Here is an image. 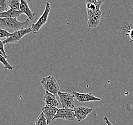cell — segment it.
<instances>
[{
  "mask_svg": "<svg viewBox=\"0 0 133 125\" xmlns=\"http://www.w3.org/2000/svg\"><path fill=\"white\" fill-rule=\"evenodd\" d=\"M31 22L28 19L25 21L20 22L15 18H0V28L13 33L18 30L30 28Z\"/></svg>",
  "mask_w": 133,
  "mask_h": 125,
  "instance_id": "6da1fadb",
  "label": "cell"
},
{
  "mask_svg": "<svg viewBox=\"0 0 133 125\" xmlns=\"http://www.w3.org/2000/svg\"><path fill=\"white\" fill-rule=\"evenodd\" d=\"M40 83L45 92H49L56 96H58V93L60 91V87L55 77L51 75L43 77Z\"/></svg>",
  "mask_w": 133,
  "mask_h": 125,
  "instance_id": "7a4b0ae2",
  "label": "cell"
},
{
  "mask_svg": "<svg viewBox=\"0 0 133 125\" xmlns=\"http://www.w3.org/2000/svg\"><path fill=\"white\" fill-rule=\"evenodd\" d=\"M51 10V6L50 3L48 2H46L45 9L42 15L40 17L39 19L36 23H33L31 25V29L32 32L34 34L38 33L40 29L48 21L49 14Z\"/></svg>",
  "mask_w": 133,
  "mask_h": 125,
  "instance_id": "3957f363",
  "label": "cell"
},
{
  "mask_svg": "<svg viewBox=\"0 0 133 125\" xmlns=\"http://www.w3.org/2000/svg\"><path fill=\"white\" fill-rule=\"evenodd\" d=\"M59 98L61 106L64 108L74 109L75 108L74 96L73 95L70 94L68 92H59L58 95Z\"/></svg>",
  "mask_w": 133,
  "mask_h": 125,
  "instance_id": "277c9868",
  "label": "cell"
},
{
  "mask_svg": "<svg viewBox=\"0 0 133 125\" xmlns=\"http://www.w3.org/2000/svg\"><path fill=\"white\" fill-rule=\"evenodd\" d=\"M31 32H32L31 28H24L16 31L12 33L10 36L6 38V39L4 40L3 42L4 44L17 43L21 40L25 35L27 34L30 33Z\"/></svg>",
  "mask_w": 133,
  "mask_h": 125,
  "instance_id": "5b68a950",
  "label": "cell"
},
{
  "mask_svg": "<svg viewBox=\"0 0 133 125\" xmlns=\"http://www.w3.org/2000/svg\"><path fill=\"white\" fill-rule=\"evenodd\" d=\"M75 118L74 110L71 108L58 109L55 116V119H62L68 121H73Z\"/></svg>",
  "mask_w": 133,
  "mask_h": 125,
  "instance_id": "8992f818",
  "label": "cell"
},
{
  "mask_svg": "<svg viewBox=\"0 0 133 125\" xmlns=\"http://www.w3.org/2000/svg\"><path fill=\"white\" fill-rule=\"evenodd\" d=\"M73 110L75 113V118L77 119L78 122H81L92 112L93 109L83 106H78L75 107Z\"/></svg>",
  "mask_w": 133,
  "mask_h": 125,
  "instance_id": "52a82bcc",
  "label": "cell"
},
{
  "mask_svg": "<svg viewBox=\"0 0 133 125\" xmlns=\"http://www.w3.org/2000/svg\"><path fill=\"white\" fill-rule=\"evenodd\" d=\"M72 94L74 98H75L76 99L79 103L95 102L101 100V98L95 96L91 93H82L75 91H73Z\"/></svg>",
  "mask_w": 133,
  "mask_h": 125,
  "instance_id": "ba28073f",
  "label": "cell"
},
{
  "mask_svg": "<svg viewBox=\"0 0 133 125\" xmlns=\"http://www.w3.org/2000/svg\"><path fill=\"white\" fill-rule=\"evenodd\" d=\"M58 109L57 107L45 105L43 107L42 111L46 119L48 124L51 123L54 120V117Z\"/></svg>",
  "mask_w": 133,
  "mask_h": 125,
  "instance_id": "9c48e42d",
  "label": "cell"
},
{
  "mask_svg": "<svg viewBox=\"0 0 133 125\" xmlns=\"http://www.w3.org/2000/svg\"><path fill=\"white\" fill-rule=\"evenodd\" d=\"M20 11H21L23 14H24L26 15L29 20L33 21L36 14L35 13L32 12L26 0H20Z\"/></svg>",
  "mask_w": 133,
  "mask_h": 125,
  "instance_id": "30bf717a",
  "label": "cell"
},
{
  "mask_svg": "<svg viewBox=\"0 0 133 125\" xmlns=\"http://www.w3.org/2000/svg\"><path fill=\"white\" fill-rule=\"evenodd\" d=\"M102 17V12L98 10L94 13L88 18L87 24L89 28H95L100 23V19Z\"/></svg>",
  "mask_w": 133,
  "mask_h": 125,
  "instance_id": "8fae6325",
  "label": "cell"
},
{
  "mask_svg": "<svg viewBox=\"0 0 133 125\" xmlns=\"http://www.w3.org/2000/svg\"><path fill=\"white\" fill-rule=\"evenodd\" d=\"M43 100L45 105L54 107H57L59 105V103L56 98V96L49 92H45Z\"/></svg>",
  "mask_w": 133,
  "mask_h": 125,
  "instance_id": "7c38bea8",
  "label": "cell"
},
{
  "mask_svg": "<svg viewBox=\"0 0 133 125\" xmlns=\"http://www.w3.org/2000/svg\"><path fill=\"white\" fill-rule=\"evenodd\" d=\"M23 13L21 11L15 10L12 9L6 11L4 12L0 13V18H15L19 17Z\"/></svg>",
  "mask_w": 133,
  "mask_h": 125,
  "instance_id": "4fadbf2b",
  "label": "cell"
},
{
  "mask_svg": "<svg viewBox=\"0 0 133 125\" xmlns=\"http://www.w3.org/2000/svg\"><path fill=\"white\" fill-rule=\"evenodd\" d=\"M86 9L87 12V15H88V18L91 16V15L94 13L96 12L98 10L100 9H98L96 4L91 3H86Z\"/></svg>",
  "mask_w": 133,
  "mask_h": 125,
  "instance_id": "5bb4252c",
  "label": "cell"
},
{
  "mask_svg": "<svg viewBox=\"0 0 133 125\" xmlns=\"http://www.w3.org/2000/svg\"><path fill=\"white\" fill-rule=\"evenodd\" d=\"M46 119L43 112L38 116L35 123V125H48Z\"/></svg>",
  "mask_w": 133,
  "mask_h": 125,
  "instance_id": "9a60e30c",
  "label": "cell"
},
{
  "mask_svg": "<svg viewBox=\"0 0 133 125\" xmlns=\"http://www.w3.org/2000/svg\"><path fill=\"white\" fill-rule=\"evenodd\" d=\"M20 0H9V7L11 9L20 11Z\"/></svg>",
  "mask_w": 133,
  "mask_h": 125,
  "instance_id": "2e32d148",
  "label": "cell"
},
{
  "mask_svg": "<svg viewBox=\"0 0 133 125\" xmlns=\"http://www.w3.org/2000/svg\"><path fill=\"white\" fill-rule=\"evenodd\" d=\"M9 8V0H0V13L5 12Z\"/></svg>",
  "mask_w": 133,
  "mask_h": 125,
  "instance_id": "e0dca14e",
  "label": "cell"
},
{
  "mask_svg": "<svg viewBox=\"0 0 133 125\" xmlns=\"http://www.w3.org/2000/svg\"><path fill=\"white\" fill-rule=\"evenodd\" d=\"M0 62L3 64L5 69L9 70H12L14 69V67L9 64L8 61H7L6 58H5L3 55H2L1 54H0Z\"/></svg>",
  "mask_w": 133,
  "mask_h": 125,
  "instance_id": "ac0fdd59",
  "label": "cell"
},
{
  "mask_svg": "<svg viewBox=\"0 0 133 125\" xmlns=\"http://www.w3.org/2000/svg\"><path fill=\"white\" fill-rule=\"evenodd\" d=\"M11 34H12V33L9 32L5 29L0 28V38H4V37L7 38V37L10 36L11 35Z\"/></svg>",
  "mask_w": 133,
  "mask_h": 125,
  "instance_id": "d6986e66",
  "label": "cell"
},
{
  "mask_svg": "<svg viewBox=\"0 0 133 125\" xmlns=\"http://www.w3.org/2000/svg\"><path fill=\"white\" fill-rule=\"evenodd\" d=\"M4 44L3 43V42L0 40V51L2 52V53H3L4 56L5 58H7L8 56L6 55V52H5V50H4Z\"/></svg>",
  "mask_w": 133,
  "mask_h": 125,
  "instance_id": "ffe728a7",
  "label": "cell"
},
{
  "mask_svg": "<svg viewBox=\"0 0 133 125\" xmlns=\"http://www.w3.org/2000/svg\"><path fill=\"white\" fill-rule=\"evenodd\" d=\"M126 31H127V33L125 34L126 35H128L130 39L132 40H133V28L129 27V29H126Z\"/></svg>",
  "mask_w": 133,
  "mask_h": 125,
  "instance_id": "44dd1931",
  "label": "cell"
},
{
  "mask_svg": "<svg viewBox=\"0 0 133 125\" xmlns=\"http://www.w3.org/2000/svg\"><path fill=\"white\" fill-rule=\"evenodd\" d=\"M85 3H94V4L96 5V6H97L98 9H100V7L101 6V5L98 3L95 0H85Z\"/></svg>",
  "mask_w": 133,
  "mask_h": 125,
  "instance_id": "7402d4cb",
  "label": "cell"
},
{
  "mask_svg": "<svg viewBox=\"0 0 133 125\" xmlns=\"http://www.w3.org/2000/svg\"><path fill=\"white\" fill-rule=\"evenodd\" d=\"M104 121H105L107 125H113L112 123L110 121V120L108 118V117H106V116H105L104 117Z\"/></svg>",
  "mask_w": 133,
  "mask_h": 125,
  "instance_id": "603a6c76",
  "label": "cell"
},
{
  "mask_svg": "<svg viewBox=\"0 0 133 125\" xmlns=\"http://www.w3.org/2000/svg\"><path fill=\"white\" fill-rule=\"evenodd\" d=\"M95 1H96L99 4L102 5V3H103L105 0H95Z\"/></svg>",
  "mask_w": 133,
  "mask_h": 125,
  "instance_id": "cb8c5ba5",
  "label": "cell"
},
{
  "mask_svg": "<svg viewBox=\"0 0 133 125\" xmlns=\"http://www.w3.org/2000/svg\"><path fill=\"white\" fill-rule=\"evenodd\" d=\"M129 43H133V40H130V41H129Z\"/></svg>",
  "mask_w": 133,
  "mask_h": 125,
  "instance_id": "d4e9b609",
  "label": "cell"
},
{
  "mask_svg": "<svg viewBox=\"0 0 133 125\" xmlns=\"http://www.w3.org/2000/svg\"><path fill=\"white\" fill-rule=\"evenodd\" d=\"M0 54H1V55H3V53H2V52H1V51H0ZM3 56H4V55H3Z\"/></svg>",
  "mask_w": 133,
  "mask_h": 125,
  "instance_id": "484cf974",
  "label": "cell"
}]
</instances>
